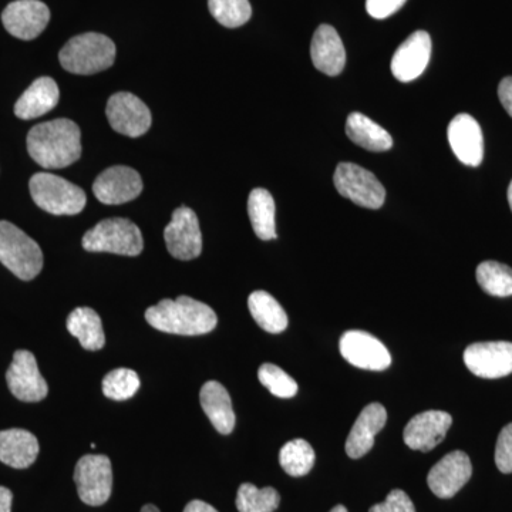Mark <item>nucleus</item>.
Here are the masks:
<instances>
[{"instance_id": "1", "label": "nucleus", "mask_w": 512, "mask_h": 512, "mask_svg": "<svg viewBox=\"0 0 512 512\" xmlns=\"http://www.w3.org/2000/svg\"><path fill=\"white\" fill-rule=\"evenodd\" d=\"M80 128L72 120L37 124L28 134L30 157L47 170L69 167L82 156Z\"/></svg>"}, {"instance_id": "2", "label": "nucleus", "mask_w": 512, "mask_h": 512, "mask_svg": "<svg viewBox=\"0 0 512 512\" xmlns=\"http://www.w3.org/2000/svg\"><path fill=\"white\" fill-rule=\"evenodd\" d=\"M146 319L160 332L181 336L207 335L218 323L217 313L210 306L190 296H178L175 301L163 299L147 309Z\"/></svg>"}, {"instance_id": "3", "label": "nucleus", "mask_w": 512, "mask_h": 512, "mask_svg": "<svg viewBox=\"0 0 512 512\" xmlns=\"http://www.w3.org/2000/svg\"><path fill=\"white\" fill-rule=\"evenodd\" d=\"M60 64L69 73L96 74L113 66L116 45L110 37L100 33H84L73 37L60 50Z\"/></svg>"}, {"instance_id": "4", "label": "nucleus", "mask_w": 512, "mask_h": 512, "mask_svg": "<svg viewBox=\"0 0 512 512\" xmlns=\"http://www.w3.org/2000/svg\"><path fill=\"white\" fill-rule=\"evenodd\" d=\"M0 262L22 281H32L42 271L43 252L22 229L0 221Z\"/></svg>"}, {"instance_id": "5", "label": "nucleus", "mask_w": 512, "mask_h": 512, "mask_svg": "<svg viewBox=\"0 0 512 512\" xmlns=\"http://www.w3.org/2000/svg\"><path fill=\"white\" fill-rule=\"evenodd\" d=\"M30 195L37 207L53 215H76L86 207V192L59 175L39 173L30 178Z\"/></svg>"}, {"instance_id": "6", "label": "nucleus", "mask_w": 512, "mask_h": 512, "mask_svg": "<svg viewBox=\"0 0 512 512\" xmlns=\"http://www.w3.org/2000/svg\"><path fill=\"white\" fill-rule=\"evenodd\" d=\"M82 245L89 252L137 256L143 252L144 241L140 228L134 222L126 218H109L87 231Z\"/></svg>"}, {"instance_id": "7", "label": "nucleus", "mask_w": 512, "mask_h": 512, "mask_svg": "<svg viewBox=\"0 0 512 512\" xmlns=\"http://www.w3.org/2000/svg\"><path fill=\"white\" fill-rule=\"evenodd\" d=\"M333 183L342 197L369 210H379L384 204L386 190L375 174L353 163H340L333 175Z\"/></svg>"}, {"instance_id": "8", "label": "nucleus", "mask_w": 512, "mask_h": 512, "mask_svg": "<svg viewBox=\"0 0 512 512\" xmlns=\"http://www.w3.org/2000/svg\"><path fill=\"white\" fill-rule=\"evenodd\" d=\"M77 493L84 504L99 507L109 501L113 491V467L103 454H87L77 461L74 470Z\"/></svg>"}, {"instance_id": "9", "label": "nucleus", "mask_w": 512, "mask_h": 512, "mask_svg": "<svg viewBox=\"0 0 512 512\" xmlns=\"http://www.w3.org/2000/svg\"><path fill=\"white\" fill-rule=\"evenodd\" d=\"M168 252L180 261H191L202 252V235L197 214L188 207L174 211L173 220L165 227Z\"/></svg>"}, {"instance_id": "10", "label": "nucleus", "mask_w": 512, "mask_h": 512, "mask_svg": "<svg viewBox=\"0 0 512 512\" xmlns=\"http://www.w3.org/2000/svg\"><path fill=\"white\" fill-rule=\"evenodd\" d=\"M339 348L343 359L359 369L382 372L392 363V356L386 346L363 330H348L343 333Z\"/></svg>"}, {"instance_id": "11", "label": "nucleus", "mask_w": 512, "mask_h": 512, "mask_svg": "<svg viewBox=\"0 0 512 512\" xmlns=\"http://www.w3.org/2000/svg\"><path fill=\"white\" fill-rule=\"evenodd\" d=\"M106 114L114 131L133 138L146 134L153 121L146 104L127 92L116 93L110 97Z\"/></svg>"}, {"instance_id": "12", "label": "nucleus", "mask_w": 512, "mask_h": 512, "mask_svg": "<svg viewBox=\"0 0 512 512\" xmlns=\"http://www.w3.org/2000/svg\"><path fill=\"white\" fill-rule=\"evenodd\" d=\"M6 382L16 399L26 403L42 402L49 393L45 377L40 375L36 357L29 350H18L6 373Z\"/></svg>"}, {"instance_id": "13", "label": "nucleus", "mask_w": 512, "mask_h": 512, "mask_svg": "<svg viewBox=\"0 0 512 512\" xmlns=\"http://www.w3.org/2000/svg\"><path fill=\"white\" fill-rule=\"evenodd\" d=\"M464 363L473 375L500 379L512 373L511 342H480L468 346Z\"/></svg>"}, {"instance_id": "14", "label": "nucleus", "mask_w": 512, "mask_h": 512, "mask_svg": "<svg viewBox=\"0 0 512 512\" xmlns=\"http://www.w3.org/2000/svg\"><path fill=\"white\" fill-rule=\"evenodd\" d=\"M143 191V180L136 170L124 165L107 168L96 178L93 192L101 204L120 205L136 200Z\"/></svg>"}, {"instance_id": "15", "label": "nucleus", "mask_w": 512, "mask_h": 512, "mask_svg": "<svg viewBox=\"0 0 512 512\" xmlns=\"http://www.w3.org/2000/svg\"><path fill=\"white\" fill-rule=\"evenodd\" d=\"M50 10L40 0H16L2 13V22L10 35L22 40L36 39L46 29Z\"/></svg>"}, {"instance_id": "16", "label": "nucleus", "mask_w": 512, "mask_h": 512, "mask_svg": "<svg viewBox=\"0 0 512 512\" xmlns=\"http://www.w3.org/2000/svg\"><path fill=\"white\" fill-rule=\"evenodd\" d=\"M471 476L473 466L470 457L464 451H453L431 468L427 483L437 497L447 500L454 497L470 481Z\"/></svg>"}, {"instance_id": "17", "label": "nucleus", "mask_w": 512, "mask_h": 512, "mask_svg": "<svg viewBox=\"0 0 512 512\" xmlns=\"http://www.w3.org/2000/svg\"><path fill=\"white\" fill-rule=\"evenodd\" d=\"M448 143L461 163L478 167L484 158V137L480 124L470 114H458L448 124Z\"/></svg>"}, {"instance_id": "18", "label": "nucleus", "mask_w": 512, "mask_h": 512, "mask_svg": "<svg viewBox=\"0 0 512 512\" xmlns=\"http://www.w3.org/2000/svg\"><path fill=\"white\" fill-rule=\"evenodd\" d=\"M451 424H453V417L440 410H429V412L417 414L404 429V443L412 450L427 453L446 439Z\"/></svg>"}, {"instance_id": "19", "label": "nucleus", "mask_w": 512, "mask_h": 512, "mask_svg": "<svg viewBox=\"0 0 512 512\" xmlns=\"http://www.w3.org/2000/svg\"><path fill=\"white\" fill-rule=\"evenodd\" d=\"M430 56V35L424 30H417L394 53L392 59L393 76L402 83L413 82L429 66Z\"/></svg>"}, {"instance_id": "20", "label": "nucleus", "mask_w": 512, "mask_h": 512, "mask_svg": "<svg viewBox=\"0 0 512 512\" xmlns=\"http://www.w3.org/2000/svg\"><path fill=\"white\" fill-rule=\"evenodd\" d=\"M387 412L380 403H370L357 417L355 426L346 440V454L353 460L366 456L373 446L375 437L386 426Z\"/></svg>"}, {"instance_id": "21", "label": "nucleus", "mask_w": 512, "mask_h": 512, "mask_svg": "<svg viewBox=\"0 0 512 512\" xmlns=\"http://www.w3.org/2000/svg\"><path fill=\"white\" fill-rule=\"evenodd\" d=\"M313 66L326 74L335 77L343 72L346 64L345 46L335 28L322 25L316 29L311 45Z\"/></svg>"}, {"instance_id": "22", "label": "nucleus", "mask_w": 512, "mask_h": 512, "mask_svg": "<svg viewBox=\"0 0 512 512\" xmlns=\"http://www.w3.org/2000/svg\"><path fill=\"white\" fill-rule=\"evenodd\" d=\"M59 86L50 77H40L15 104V114L22 120L37 119L55 109L59 103Z\"/></svg>"}, {"instance_id": "23", "label": "nucleus", "mask_w": 512, "mask_h": 512, "mask_svg": "<svg viewBox=\"0 0 512 512\" xmlns=\"http://www.w3.org/2000/svg\"><path fill=\"white\" fill-rule=\"evenodd\" d=\"M200 402L215 430L221 434H231L237 417L228 390L221 383L211 380L202 386Z\"/></svg>"}, {"instance_id": "24", "label": "nucleus", "mask_w": 512, "mask_h": 512, "mask_svg": "<svg viewBox=\"0 0 512 512\" xmlns=\"http://www.w3.org/2000/svg\"><path fill=\"white\" fill-rule=\"evenodd\" d=\"M39 456V441L28 430L0 431V461L12 468H28Z\"/></svg>"}, {"instance_id": "25", "label": "nucleus", "mask_w": 512, "mask_h": 512, "mask_svg": "<svg viewBox=\"0 0 512 512\" xmlns=\"http://www.w3.org/2000/svg\"><path fill=\"white\" fill-rule=\"evenodd\" d=\"M346 134L357 146L382 153L393 147V138L376 121L362 113H352L346 121Z\"/></svg>"}, {"instance_id": "26", "label": "nucleus", "mask_w": 512, "mask_h": 512, "mask_svg": "<svg viewBox=\"0 0 512 512\" xmlns=\"http://www.w3.org/2000/svg\"><path fill=\"white\" fill-rule=\"evenodd\" d=\"M67 330L86 350H100L106 345L103 323L99 313L92 308H76L70 313L66 322Z\"/></svg>"}, {"instance_id": "27", "label": "nucleus", "mask_w": 512, "mask_h": 512, "mask_svg": "<svg viewBox=\"0 0 512 512\" xmlns=\"http://www.w3.org/2000/svg\"><path fill=\"white\" fill-rule=\"evenodd\" d=\"M248 308L259 328L265 332L282 333L288 328V315L281 303L268 292H252L248 298Z\"/></svg>"}, {"instance_id": "28", "label": "nucleus", "mask_w": 512, "mask_h": 512, "mask_svg": "<svg viewBox=\"0 0 512 512\" xmlns=\"http://www.w3.org/2000/svg\"><path fill=\"white\" fill-rule=\"evenodd\" d=\"M248 214L256 237L262 241L276 238L275 201L271 192L255 188L248 198Z\"/></svg>"}, {"instance_id": "29", "label": "nucleus", "mask_w": 512, "mask_h": 512, "mask_svg": "<svg viewBox=\"0 0 512 512\" xmlns=\"http://www.w3.org/2000/svg\"><path fill=\"white\" fill-rule=\"evenodd\" d=\"M315 458L311 444L302 439L289 441L279 453V463L291 477H303L311 473Z\"/></svg>"}, {"instance_id": "30", "label": "nucleus", "mask_w": 512, "mask_h": 512, "mask_svg": "<svg viewBox=\"0 0 512 512\" xmlns=\"http://www.w3.org/2000/svg\"><path fill=\"white\" fill-rule=\"evenodd\" d=\"M477 282L484 292L497 298L512 296V268L497 261L478 265Z\"/></svg>"}, {"instance_id": "31", "label": "nucleus", "mask_w": 512, "mask_h": 512, "mask_svg": "<svg viewBox=\"0 0 512 512\" xmlns=\"http://www.w3.org/2000/svg\"><path fill=\"white\" fill-rule=\"evenodd\" d=\"M281 504V495L272 487L258 488L244 483L238 488L237 508L239 512H274Z\"/></svg>"}, {"instance_id": "32", "label": "nucleus", "mask_w": 512, "mask_h": 512, "mask_svg": "<svg viewBox=\"0 0 512 512\" xmlns=\"http://www.w3.org/2000/svg\"><path fill=\"white\" fill-rule=\"evenodd\" d=\"M211 15L228 29L245 25L252 16L249 0H208Z\"/></svg>"}, {"instance_id": "33", "label": "nucleus", "mask_w": 512, "mask_h": 512, "mask_svg": "<svg viewBox=\"0 0 512 512\" xmlns=\"http://www.w3.org/2000/svg\"><path fill=\"white\" fill-rule=\"evenodd\" d=\"M140 389V377L134 370L116 369L104 377L103 393L111 400H128Z\"/></svg>"}, {"instance_id": "34", "label": "nucleus", "mask_w": 512, "mask_h": 512, "mask_svg": "<svg viewBox=\"0 0 512 512\" xmlns=\"http://www.w3.org/2000/svg\"><path fill=\"white\" fill-rule=\"evenodd\" d=\"M258 379L269 392L281 399H291L298 393V383L281 367L272 365V363H265L259 367Z\"/></svg>"}, {"instance_id": "35", "label": "nucleus", "mask_w": 512, "mask_h": 512, "mask_svg": "<svg viewBox=\"0 0 512 512\" xmlns=\"http://www.w3.org/2000/svg\"><path fill=\"white\" fill-rule=\"evenodd\" d=\"M495 464L504 474L512 473V423L505 426L495 447Z\"/></svg>"}, {"instance_id": "36", "label": "nucleus", "mask_w": 512, "mask_h": 512, "mask_svg": "<svg viewBox=\"0 0 512 512\" xmlns=\"http://www.w3.org/2000/svg\"><path fill=\"white\" fill-rule=\"evenodd\" d=\"M369 512H416V508L403 490H393L383 503L373 505Z\"/></svg>"}, {"instance_id": "37", "label": "nucleus", "mask_w": 512, "mask_h": 512, "mask_svg": "<svg viewBox=\"0 0 512 512\" xmlns=\"http://www.w3.org/2000/svg\"><path fill=\"white\" fill-rule=\"evenodd\" d=\"M406 0H366V10L372 18L386 19L394 15Z\"/></svg>"}, {"instance_id": "38", "label": "nucleus", "mask_w": 512, "mask_h": 512, "mask_svg": "<svg viewBox=\"0 0 512 512\" xmlns=\"http://www.w3.org/2000/svg\"><path fill=\"white\" fill-rule=\"evenodd\" d=\"M498 97L505 111L512 117V77H505L498 86Z\"/></svg>"}, {"instance_id": "39", "label": "nucleus", "mask_w": 512, "mask_h": 512, "mask_svg": "<svg viewBox=\"0 0 512 512\" xmlns=\"http://www.w3.org/2000/svg\"><path fill=\"white\" fill-rule=\"evenodd\" d=\"M12 491L6 487H0V512H12Z\"/></svg>"}, {"instance_id": "40", "label": "nucleus", "mask_w": 512, "mask_h": 512, "mask_svg": "<svg viewBox=\"0 0 512 512\" xmlns=\"http://www.w3.org/2000/svg\"><path fill=\"white\" fill-rule=\"evenodd\" d=\"M184 512H218L212 505L204 503V501L194 500L187 504Z\"/></svg>"}, {"instance_id": "41", "label": "nucleus", "mask_w": 512, "mask_h": 512, "mask_svg": "<svg viewBox=\"0 0 512 512\" xmlns=\"http://www.w3.org/2000/svg\"><path fill=\"white\" fill-rule=\"evenodd\" d=\"M140 512H161L160 510H158V508L156 507V505H153V504H147V505H144L143 508H141V511Z\"/></svg>"}, {"instance_id": "42", "label": "nucleus", "mask_w": 512, "mask_h": 512, "mask_svg": "<svg viewBox=\"0 0 512 512\" xmlns=\"http://www.w3.org/2000/svg\"><path fill=\"white\" fill-rule=\"evenodd\" d=\"M329 512H348V510H346L345 505H336V507L333 508V510H330Z\"/></svg>"}, {"instance_id": "43", "label": "nucleus", "mask_w": 512, "mask_h": 512, "mask_svg": "<svg viewBox=\"0 0 512 512\" xmlns=\"http://www.w3.org/2000/svg\"><path fill=\"white\" fill-rule=\"evenodd\" d=\"M508 202H510V208L512 211V181L510 187H508Z\"/></svg>"}]
</instances>
